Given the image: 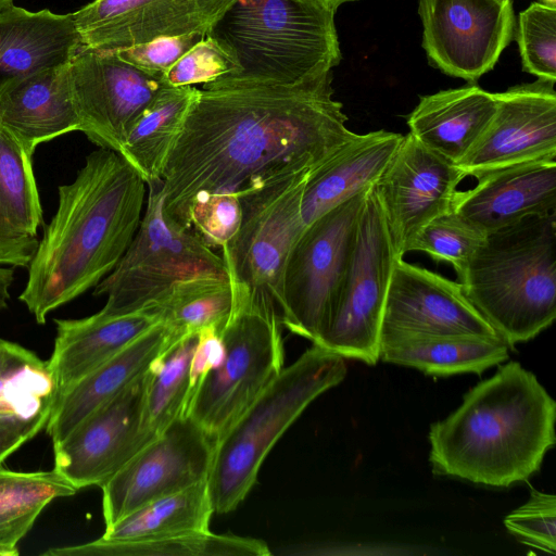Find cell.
<instances>
[{
  "instance_id": "1",
  "label": "cell",
  "mask_w": 556,
  "mask_h": 556,
  "mask_svg": "<svg viewBox=\"0 0 556 556\" xmlns=\"http://www.w3.org/2000/svg\"><path fill=\"white\" fill-rule=\"evenodd\" d=\"M342 109L332 71L298 85L202 84L161 177L164 215L188 229V207L202 192L315 169L355 135Z\"/></svg>"
},
{
  "instance_id": "2",
  "label": "cell",
  "mask_w": 556,
  "mask_h": 556,
  "mask_svg": "<svg viewBox=\"0 0 556 556\" xmlns=\"http://www.w3.org/2000/svg\"><path fill=\"white\" fill-rule=\"evenodd\" d=\"M146 190L140 174L103 148L87 155L72 182L59 186L58 208L18 298L38 324L117 266L139 228Z\"/></svg>"
},
{
  "instance_id": "3",
  "label": "cell",
  "mask_w": 556,
  "mask_h": 556,
  "mask_svg": "<svg viewBox=\"0 0 556 556\" xmlns=\"http://www.w3.org/2000/svg\"><path fill=\"white\" fill-rule=\"evenodd\" d=\"M555 420L556 403L535 375L509 362L430 426L432 472L497 488L527 481L556 443Z\"/></svg>"
},
{
  "instance_id": "4",
  "label": "cell",
  "mask_w": 556,
  "mask_h": 556,
  "mask_svg": "<svg viewBox=\"0 0 556 556\" xmlns=\"http://www.w3.org/2000/svg\"><path fill=\"white\" fill-rule=\"evenodd\" d=\"M338 8L323 0H230L206 36L235 70L211 83L298 85L341 61Z\"/></svg>"
},
{
  "instance_id": "5",
  "label": "cell",
  "mask_w": 556,
  "mask_h": 556,
  "mask_svg": "<svg viewBox=\"0 0 556 556\" xmlns=\"http://www.w3.org/2000/svg\"><path fill=\"white\" fill-rule=\"evenodd\" d=\"M457 281L508 348L536 337L556 318V212L486 233Z\"/></svg>"
},
{
  "instance_id": "6",
  "label": "cell",
  "mask_w": 556,
  "mask_h": 556,
  "mask_svg": "<svg viewBox=\"0 0 556 556\" xmlns=\"http://www.w3.org/2000/svg\"><path fill=\"white\" fill-rule=\"evenodd\" d=\"M344 359L313 343L223 433L207 478L215 513H230L243 501L279 438L317 396L345 378Z\"/></svg>"
},
{
  "instance_id": "7",
  "label": "cell",
  "mask_w": 556,
  "mask_h": 556,
  "mask_svg": "<svg viewBox=\"0 0 556 556\" xmlns=\"http://www.w3.org/2000/svg\"><path fill=\"white\" fill-rule=\"evenodd\" d=\"M231 283L236 304L219 331L222 361L197 386L185 410L216 442L283 368L281 323L276 308Z\"/></svg>"
},
{
  "instance_id": "8",
  "label": "cell",
  "mask_w": 556,
  "mask_h": 556,
  "mask_svg": "<svg viewBox=\"0 0 556 556\" xmlns=\"http://www.w3.org/2000/svg\"><path fill=\"white\" fill-rule=\"evenodd\" d=\"M314 169H290L247 181L238 191L242 222L220 249L229 279L276 308L283 305V278L305 225L302 201Z\"/></svg>"
},
{
  "instance_id": "9",
  "label": "cell",
  "mask_w": 556,
  "mask_h": 556,
  "mask_svg": "<svg viewBox=\"0 0 556 556\" xmlns=\"http://www.w3.org/2000/svg\"><path fill=\"white\" fill-rule=\"evenodd\" d=\"M161 181L149 194L139 228L117 266L96 287L105 295L100 314L118 316L153 305L173 285L202 275H227L220 254L163 212Z\"/></svg>"
},
{
  "instance_id": "10",
  "label": "cell",
  "mask_w": 556,
  "mask_h": 556,
  "mask_svg": "<svg viewBox=\"0 0 556 556\" xmlns=\"http://www.w3.org/2000/svg\"><path fill=\"white\" fill-rule=\"evenodd\" d=\"M370 188L306 225L289 256L279 319L312 343L330 323Z\"/></svg>"
},
{
  "instance_id": "11",
  "label": "cell",
  "mask_w": 556,
  "mask_h": 556,
  "mask_svg": "<svg viewBox=\"0 0 556 556\" xmlns=\"http://www.w3.org/2000/svg\"><path fill=\"white\" fill-rule=\"evenodd\" d=\"M400 257L374 185L365 201L330 323L314 344L343 358L376 365L388 288Z\"/></svg>"
},
{
  "instance_id": "12",
  "label": "cell",
  "mask_w": 556,
  "mask_h": 556,
  "mask_svg": "<svg viewBox=\"0 0 556 556\" xmlns=\"http://www.w3.org/2000/svg\"><path fill=\"white\" fill-rule=\"evenodd\" d=\"M215 445L189 415L173 420L101 486L105 528L148 502L207 480Z\"/></svg>"
},
{
  "instance_id": "13",
  "label": "cell",
  "mask_w": 556,
  "mask_h": 556,
  "mask_svg": "<svg viewBox=\"0 0 556 556\" xmlns=\"http://www.w3.org/2000/svg\"><path fill=\"white\" fill-rule=\"evenodd\" d=\"M79 131L99 148L119 153L132 126L167 86L161 75L122 59L115 51L79 49L70 63Z\"/></svg>"
},
{
  "instance_id": "14",
  "label": "cell",
  "mask_w": 556,
  "mask_h": 556,
  "mask_svg": "<svg viewBox=\"0 0 556 556\" xmlns=\"http://www.w3.org/2000/svg\"><path fill=\"white\" fill-rule=\"evenodd\" d=\"M149 369L53 444L54 469L77 490L102 486L159 434L146 415Z\"/></svg>"
},
{
  "instance_id": "15",
  "label": "cell",
  "mask_w": 556,
  "mask_h": 556,
  "mask_svg": "<svg viewBox=\"0 0 556 556\" xmlns=\"http://www.w3.org/2000/svg\"><path fill=\"white\" fill-rule=\"evenodd\" d=\"M422 47L431 65L476 81L491 71L511 41V0H419Z\"/></svg>"
},
{
  "instance_id": "16",
  "label": "cell",
  "mask_w": 556,
  "mask_h": 556,
  "mask_svg": "<svg viewBox=\"0 0 556 556\" xmlns=\"http://www.w3.org/2000/svg\"><path fill=\"white\" fill-rule=\"evenodd\" d=\"M465 174L422 146L409 132L375 184L389 233L403 257L419 230L452 210Z\"/></svg>"
},
{
  "instance_id": "17",
  "label": "cell",
  "mask_w": 556,
  "mask_h": 556,
  "mask_svg": "<svg viewBox=\"0 0 556 556\" xmlns=\"http://www.w3.org/2000/svg\"><path fill=\"white\" fill-rule=\"evenodd\" d=\"M555 83L538 79L495 93V112L485 130L456 165L476 178L491 170L556 159Z\"/></svg>"
},
{
  "instance_id": "18",
  "label": "cell",
  "mask_w": 556,
  "mask_h": 556,
  "mask_svg": "<svg viewBox=\"0 0 556 556\" xmlns=\"http://www.w3.org/2000/svg\"><path fill=\"white\" fill-rule=\"evenodd\" d=\"M230 0H93L72 13L80 49L115 51L207 30Z\"/></svg>"
},
{
  "instance_id": "19",
  "label": "cell",
  "mask_w": 556,
  "mask_h": 556,
  "mask_svg": "<svg viewBox=\"0 0 556 556\" xmlns=\"http://www.w3.org/2000/svg\"><path fill=\"white\" fill-rule=\"evenodd\" d=\"M381 333L500 338L468 301L458 281L403 257L393 266Z\"/></svg>"
},
{
  "instance_id": "20",
  "label": "cell",
  "mask_w": 556,
  "mask_h": 556,
  "mask_svg": "<svg viewBox=\"0 0 556 556\" xmlns=\"http://www.w3.org/2000/svg\"><path fill=\"white\" fill-rule=\"evenodd\" d=\"M477 180L472 189L456 192L452 208L485 233L556 212V159L497 168Z\"/></svg>"
},
{
  "instance_id": "21",
  "label": "cell",
  "mask_w": 556,
  "mask_h": 556,
  "mask_svg": "<svg viewBox=\"0 0 556 556\" xmlns=\"http://www.w3.org/2000/svg\"><path fill=\"white\" fill-rule=\"evenodd\" d=\"M70 63L0 80V126L31 156L40 143L79 130Z\"/></svg>"
},
{
  "instance_id": "22",
  "label": "cell",
  "mask_w": 556,
  "mask_h": 556,
  "mask_svg": "<svg viewBox=\"0 0 556 556\" xmlns=\"http://www.w3.org/2000/svg\"><path fill=\"white\" fill-rule=\"evenodd\" d=\"M179 339L160 321L60 394L46 425L52 443L62 441L86 417L140 378Z\"/></svg>"
},
{
  "instance_id": "23",
  "label": "cell",
  "mask_w": 556,
  "mask_h": 556,
  "mask_svg": "<svg viewBox=\"0 0 556 556\" xmlns=\"http://www.w3.org/2000/svg\"><path fill=\"white\" fill-rule=\"evenodd\" d=\"M54 321L56 336L48 364L59 396L162 321V317L155 305H150L125 315L105 316L98 312L80 319Z\"/></svg>"
},
{
  "instance_id": "24",
  "label": "cell",
  "mask_w": 556,
  "mask_h": 556,
  "mask_svg": "<svg viewBox=\"0 0 556 556\" xmlns=\"http://www.w3.org/2000/svg\"><path fill=\"white\" fill-rule=\"evenodd\" d=\"M404 135L376 130L355 134L308 177L302 218L308 225L327 211L374 186L399 149Z\"/></svg>"
},
{
  "instance_id": "25",
  "label": "cell",
  "mask_w": 556,
  "mask_h": 556,
  "mask_svg": "<svg viewBox=\"0 0 556 556\" xmlns=\"http://www.w3.org/2000/svg\"><path fill=\"white\" fill-rule=\"evenodd\" d=\"M496 106L495 93L477 85L422 96L407 116L409 134L457 165L473 148Z\"/></svg>"
},
{
  "instance_id": "26",
  "label": "cell",
  "mask_w": 556,
  "mask_h": 556,
  "mask_svg": "<svg viewBox=\"0 0 556 556\" xmlns=\"http://www.w3.org/2000/svg\"><path fill=\"white\" fill-rule=\"evenodd\" d=\"M80 47L72 14L0 10V80L68 64Z\"/></svg>"
},
{
  "instance_id": "27",
  "label": "cell",
  "mask_w": 556,
  "mask_h": 556,
  "mask_svg": "<svg viewBox=\"0 0 556 556\" xmlns=\"http://www.w3.org/2000/svg\"><path fill=\"white\" fill-rule=\"evenodd\" d=\"M31 155L0 126V266L28 267L42 224Z\"/></svg>"
},
{
  "instance_id": "28",
  "label": "cell",
  "mask_w": 556,
  "mask_h": 556,
  "mask_svg": "<svg viewBox=\"0 0 556 556\" xmlns=\"http://www.w3.org/2000/svg\"><path fill=\"white\" fill-rule=\"evenodd\" d=\"M500 338L381 333L379 359L445 377L481 374L508 358Z\"/></svg>"
},
{
  "instance_id": "29",
  "label": "cell",
  "mask_w": 556,
  "mask_h": 556,
  "mask_svg": "<svg viewBox=\"0 0 556 556\" xmlns=\"http://www.w3.org/2000/svg\"><path fill=\"white\" fill-rule=\"evenodd\" d=\"M199 88L165 86L127 135L119 154L147 186L161 181Z\"/></svg>"
},
{
  "instance_id": "30",
  "label": "cell",
  "mask_w": 556,
  "mask_h": 556,
  "mask_svg": "<svg viewBox=\"0 0 556 556\" xmlns=\"http://www.w3.org/2000/svg\"><path fill=\"white\" fill-rule=\"evenodd\" d=\"M214 507L207 480L159 497L105 528L101 538L144 541L210 531Z\"/></svg>"
},
{
  "instance_id": "31",
  "label": "cell",
  "mask_w": 556,
  "mask_h": 556,
  "mask_svg": "<svg viewBox=\"0 0 556 556\" xmlns=\"http://www.w3.org/2000/svg\"><path fill=\"white\" fill-rule=\"evenodd\" d=\"M49 556H267V544L258 539L210 531L144 541H96L50 548Z\"/></svg>"
},
{
  "instance_id": "32",
  "label": "cell",
  "mask_w": 556,
  "mask_h": 556,
  "mask_svg": "<svg viewBox=\"0 0 556 556\" xmlns=\"http://www.w3.org/2000/svg\"><path fill=\"white\" fill-rule=\"evenodd\" d=\"M78 490L55 469L18 472L0 466V556H16L17 545L43 508Z\"/></svg>"
},
{
  "instance_id": "33",
  "label": "cell",
  "mask_w": 556,
  "mask_h": 556,
  "mask_svg": "<svg viewBox=\"0 0 556 556\" xmlns=\"http://www.w3.org/2000/svg\"><path fill=\"white\" fill-rule=\"evenodd\" d=\"M236 304V290L227 275L202 274L173 285L153 304L162 321L177 338L227 323Z\"/></svg>"
},
{
  "instance_id": "34",
  "label": "cell",
  "mask_w": 556,
  "mask_h": 556,
  "mask_svg": "<svg viewBox=\"0 0 556 556\" xmlns=\"http://www.w3.org/2000/svg\"><path fill=\"white\" fill-rule=\"evenodd\" d=\"M56 397L48 361L0 339V417L49 420Z\"/></svg>"
},
{
  "instance_id": "35",
  "label": "cell",
  "mask_w": 556,
  "mask_h": 556,
  "mask_svg": "<svg viewBox=\"0 0 556 556\" xmlns=\"http://www.w3.org/2000/svg\"><path fill=\"white\" fill-rule=\"evenodd\" d=\"M198 334L173 342L149 368L146 415L157 434L185 414L191 394L190 365Z\"/></svg>"
},
{
  "instance_id": "36",
  "label": "cell",
  "mask_w": 556,
  "mask_h": 556,
  "mask_svg": "<svg viewBox=\"0 0 556 556\" xmlns=\"http://www.w3.org/2000/svg\"><path fill=\"white\" fill-rule=\"evenodd\" d=\"M485 237V232L452 208L427 223L412 241L408 252L420 251L437 262H447L458 276Z\"/></svg>"
},
{
  "instance_id": "37",
  "label": "cell",
  "mask_w": 556,
  "mask_h": 556,
  "mask_svg": "<svg viewBox=\"0 0 556 556\" xmlns=\"http://www.w3.org/2000/svg\"><path fill=\"white\" fill-rule=\"evenodd\" d=\"M522 68L540 79L556 81V8L531 3L515 27Z\"/></svg>"
},
{
  "instance_id": "38",
  "label": "cell",
  "mask_w": 556,
  "mask_h": 556,
  "mask_svg": "<svg viewBox=\"0 0 556 556\" xmlns=\"http://www.w3.org/2000/svg\"><path fill=\"white\" fill-rule=\"evenodd\" d=\"M242 222V205L237 192H202L187 211V227L212 249L227 245Z\"/></svg>"
},
{
  "instance_id": "39",
  "label": "cell",
  "mask_w": 556,
  "mask_h": 556,
  "mask_svg": "<svg viewBox=\"0 0 556 556\" xmlns=\"http://www.w3.org/2000/svg\"><path fill=\"white\" fill-rule=\"evenodd\" d=\"M504 526L525 545L555 555V495L531 488L529 500L504 518Z\"/></svg>"
},
{
  "instance_id": "40",
  "label": "cell",
  "mask_w": 556,
  "mask_h": 556,
  "mask_svg": "<svg viewBox=\"0 0 556 556\" xmlns=\"http://www.w3.org/2000/svg\"><path fill=\"white\" fill-rule=\"evenodd\" d=\"M233 70L230 58L205 36L172 65L162 75V79L168 86H194L214 81Z\"/></svg>"
},
{
  "instance_id": "41",
  "label": "cell",
  "mask_w": 556,
  "mask_h": 556,
  "mask_svg": "<svg viewBox=\"0 0 556 556\" xmlns=\"http://www.w3.org/2000/svg\"><path fill=\"white\" fill-rule=\"evenodd\" d=\"M206 30L163 37L146 43L115 50L125 61L149 73L163 75L192 47L203 40Z\"/></svg>"
},
{
  "instance_id": "42",
  "label": "cell",
  "mask_w": 556,
  "mask_h": 556,
  "mask_svg": "<svg viewBox=\"0 0 556 556\" xmlns=\"http://www.w3.org/2000/svg\"><path fill=\"white\" fill-rule=\"evenodd\" d=\"M223 354V340L215 328L199 332L190 365L191 394L206 374L220 363Z\"/></svg>"
},
{
  "instance_id": "43",
  "label": "cell",
  "mask_w": 556,
  "mask_h": 556,
  "mask_svg": "<svg viewBox=\"0 0 556 556\" xmlns=\"http://www.w3.org/2000/svg\"><path fill=\"white\" fill-rule=\"evenodd\" d=\"M48 419L24 420L12 417H0V466L3 460L33 439Z\"/></svg>"
},
{
  "instance_id": "44",
  "label": "cell",
  "mask_w": 556,
  "mask_h": 556,
  "mask_svg": "<svg viewBox=\"0 0 556 556\" xmlns=\"http://www.w3.org/2000/svg\"><path fill=\"white\" fill-rule=\"evenodd\" d=\"M323 1L338 8L339 5H341L344 2H350V1H355V0H323Z\"/></svg>"
},
{
  "instance_id": "45",
  "label": "cell",
  "mask_w": 556,
  "mask_h": 556,
  "mask_svg": "<svg viewBox=\"0 0 556 556\" xmlns=\"http://www.w3.org/2000/svg\"><path fill=\"white\" fill-rule=\"evenodd\" d=\"M11 4H13V0H0V10Z\"/></svg>"
},
{
  "instance_id": "46",
  "label": "cell",
  "mask_w": 556,
  "mask_h": 556,
  "mask_svg": "<svg viewBox=\"0 0 556 556\" xmlns=\"http://www.w3.org/2000/svg\"><path fill=\"white\" fill-rule=\"evenodd\" d=\"M540 2L556 8V0H540Z\"/></svg>"
}]
</instances>
